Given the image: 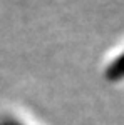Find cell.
I'll return each instance as SVG.
<instances>
[{"label":"cell","instance_id":"1","mask_svg":"<svg viewBox=\"0 0 124 125\" xmlns=\"http://www.w3.org/2000/svg\"><path fill=\"white\" fill-rule=\"evenodd\" d=\"M0 125H20V124H17V122H12V120H5V122H2Z\"/></svg>","mask_w":124,"mask_h":125}]
</instances>
